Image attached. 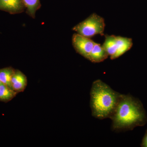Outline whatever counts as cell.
Wrapping results in <instances>:
<instances>
[{"instance_id": "6da1fadb", "label": "cell", "mask_w": 147, "mask_h": 147, "mask_svg": "<svg viewBox=\"0 0 147 147\" xmlns=\"http://www.w3.org/2000/svg\"><path fill=\"white\" fill-rule=\"evenodd\" d=\"M112 129L115 131L132 130L146 123L147 117L142 102L130 95L122 94L110 117Z\"/></svg>"}, {"instance_id": "7a4b0ae2", "label": "cell", "mask_w": 147, "mask_h": 147, "mask_svg": "<svg viewBox=\"0 0 147 147\" xmlns=\"http://www.w3.org/2000/svg\"><path fill=\"white\" fill-rule=\"evenodd\" d=\"M90 95L92 115L99 119L110 118L122 95L100 80L92 83Z\"/></svg>"}, {"instance_id": "3957f363", "label": "cell", "mask_w": 147, "mask_h": 147, "mask_svg": "<svg viewBox=\"0 0 147 147\" xmlns=\"http://www.w3.org/2000/svg\"><path fill=\"white\" fill-rule=\"evenodd\" d=\"M105 27L103 18L96 13H93L74 27L73 30L78 34L90 38L96 35H103Z\"/></svg>"}, {"instance_id": "277c9868", "label": "cell", "mask_w": 147, "mask_h": 147, "mask_svg": "<svg viewBox=\"0 0 147 147\" xmlns=\"http://www.w3.org/2000/svg\"><path fill=\"white\" fill-rule=\"evenodd\" d=\"M72 45L76 52L88 60L96 42L88 38L75 34L72 37Z\"/></svg>"}, {"instance_id": "5b68a950", "label": "cell", "mask_w": 147, "mask_h": 147, "mask_svg": "<svg viewBox=\"0 0 147 147\" xmlns=\"http://www.w3.org/2000/svg\"><path fill=\"white\" fill-rule=\"evenodd\" d=\"M24 7L22 0H0V10L11 14L20 13Z\"/></svg>"}, {"instance_id": "8992f818", "label": "cell", "mask_w": 147, "mask_h": 147, "mask_svg": "<svg viewBox=\"0 0 147 147\" xmlns=\"http://www.w3.org/2000/svg\"><path fill=\"white\" fill-rule=\"evenodd\" d=\"M28 84L27 77L18 70H15L11 80V88L16 92H24Z\"/></svg>"}, {"instance_id": "52a82bcc", "label": "cell", "mask_w": 147, "mask_h": 147, "mask_svg": "<svg viewBox=\"0 0 147 147\" xmlns=\"http://www.w3.org/2000/svg\"><path fill=\"white\" fill-rule=\"evenodd\" d=\"M117 49L116 54L111 58L112 60L117 59L123 55L131 48L133 44L131 38L119 36H117Z\"/></svg>"}, {"instance_id": "ba28073f", "label": "cell", "mask_w": 147, "mask_h": 147, "mask_svg": "<svg viewBox=\"0 0 147 147\" xmlns=\"http://www.w3.org/2000/svg\"><path fill=\"white\" fill-rule=\"evenodd\" d=\"M108 56L102 46L95 43L90 54L89 60L94 63H98L105 60Z\"/></svg>"}, {"instance_id": "9c48e42d", "label": "cell", "mask_w": 147, "mask_h": 147, "mask_svg": "<svg viewBox=\"0 0 147 147\" xmlns=\"http://www.w3.org/2000/svg\"><path fill=\"white\" fill-rule=\"evenodd\" d=\"M102 46L111 59L116 54L117 49V36L105 35V42Z\"/></svg>"}, {"instance_id": "30bf717a", "label": "cell", "mask_w": 147, "mask_h": 147, "mask_svg": "<svg viewBox=\"0 0 147 147\" xmlns=\"http://www.w3.org/2000/svg\"><path fill=\"white\" fill-rule=\"evenodd\" d=\"M18 93L4 84L0 86V101L7 102L12 100Z\"/></svg>"}, {"instance_id": "8fae6325", "label": "cell", "mask_w": 147, "mask_h": 147, "mask_svg": "<svg viewBox=\"0 0 147 147\" xmlns=\"http://www.w3.org/2000/svg\"><path fill=\"white\" fill-rule=\"evenodd\" d=\"M15 69L11 67H5L0 69V81L11 88V80ZM12 89V88H11Z\"/></svg>"}, {"instance_id": "7c38bea8", "label": "cell", "mask_w": 147, "mask_h": 147, "mask_svg": "<svg viewBox=\"0 0 147 147\" xmlns=\"http://www.w3.org/2000/svg\"><path fill=\"white\" fill-rule=\"evenodd\" d=\"M24 5L27 9L28 13L34 17L37 10L40 6V0H22Z\"/></svg>"}, {"instance_id": "4fadbf2b", "label": "cell", "mask_w": 147, "mask_h": 147, "mask_svg": "<svg viewBox=\"0 0 147 147\" xmlns=\"http://www.w3.org/2000/svg\"><path fill=\"white\" fill-rule=\"evenodd\" d=\"M141 147H147V129L142 140Z\"/></svg>"}, {"instance_id": "5bb4252c", "label": "cell", "mask_w": 147, "mask_h": 147, "mask_svg": "<svg viewBox=\"0 0 147 147\" xmlns=\"http://www.w3.org/2000/svg\"><path fill=\"white\" fill-rule=\"evenodd\" d=\"M1 84H2L1 82V81H0V86H1Z\"/></svg>"}]
</instances>
